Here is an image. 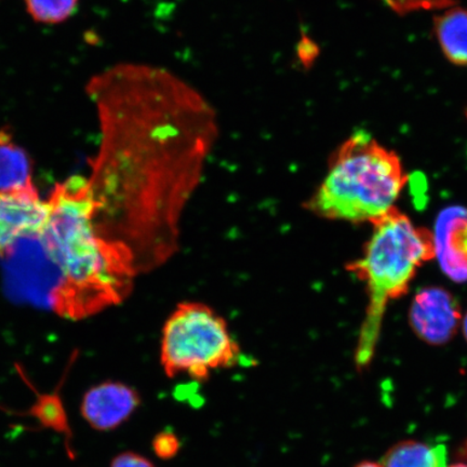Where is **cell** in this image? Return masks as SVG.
Here are the masks:
<instances>
[{
	"mask_svg": "<svg viewBox=\"0 0 467 467\" xmlns=\"http://www.w3.org/2000/svg\"><path fill=\"white\" fill-rule=\"evenodd\" d=\"M101 142L89 180L96 226L130 251L139 273L171 260L186 206L219 136L217 110L165 67L119 63L86 86Z\"/></svg>",
	"mask_w": 467,
	"mask_h": 467,
	"instance_id": "cell-1",
	"label": "cell"
},
{
	"mask_svg": "<svg viewBox=\"0 0 467 467\" xmlns=\"http://www.w3.org/2000/svg\"><path fill=\"white\" fill-rule=\"evenodd\" d=\"M47 202L48 218L38 239L60 271L52 290L54 311L80 320L119 305L139 273L130 251L98 232L89 180L74 175L57 184Z\"/></svg>",
	"mask_w": 467,
	"mask_h": 467,
	"instance_id": "cell-2",
	"label": "cell"
},
{
	"mask_svg": "<svg viewBox=\"0 0 467 467\" xmlns=\"http://www.w3.org/2000/svg\"><path fill=\"white\" fill-rule=\"evenodd\" d=\"M372 235L363 254L347 270L366 285L368 306L361 327L356 364L360 369L371 363L390 301L410 288L420 267L435 259L433 234L416 226L396 207L373 222Z\"/></svg>",
	"mask_w": 467,
	"mask_h": 467,
	"instance_id": "cell-3",
	"label": "cell"
},
{
	"mask_svg": "<svg viewBox=\"0 0 467 467\" xmlns=\"http://www.w3.org/2000/svg\"><path fill=\"white\" fill-rule=\"evenodd\" d=\"M407 182L400 157L360 130L332 155L306 208L320 218L371 224L396 207Z\"/></svg>",
	"mask_w": 467,
	"mask_h": 467,
	"instance_id": "cell-4",
	"label": "cell"
},
{
	"mask_svg": "<svg viewBox=\"0 0 467 467\" xmlns=\"http://www.w3.org/2000/svg\"><path fill=\"white\" fill-rule=\"evenodd\" d=\"M241 354L226 321L202 303H182L163 327L161 364L168 378L207 381L214 371L235 366Z\"/></svg>",
	"mask_w": 467,
	"mask_h": 467,
	"instance_id": "cell-5",
	"label": "cell"
},
{
	"mask_svg": "<svg viewBox=\"0 0 467 467\" xmlns=\"http://www.w3.org/2000/svg\"><path fill=\"white\" fill-rule=\"evenodd\" d=\"M462 319V311L451 292L435 285L420 290L409 309V325L414 334L433 347L451 342Z\"/></svg>",
	"mask_w": 467,
	"mask_h": 467,
	"instance_id": "cell-6",
	"label": "cell"
},
{
	"mask_svg": "<svg viewBox=\"0 0 467 467\" xmlns=\"http://www.w3.org/2000/svg\"><path fill=\"white\" fill-rule=\"evenodd\" d=\"M48 202L36 188L0 192V256H7L23 238L39 237L48 218Z\"/></svg>",
	"mask_w": 467,
	"mask_h": 467,
	"instance_id": "cell-7",
	"label": "cell"
},
{
	"mask_svg": "<svg viewBox=\"0 0 467 467\" xmlns=\"http://www.w3.org/2000/svg\"><path fill=\"white\" fill-rule=\"evenodd\" d=\"M141 397L125 383L109 381L96 385L85 394L80 411L93 429L112 431L136 412Z\"/></svg>",
	"mask_w": 467,
	"mask_h": 467,
	"instance_id": "cell-8",
	"label": "cell"
},
{
	"mask_svg": "<svg viewBox=\"0 0 467 467\" xmlns=\"http://www.w3.org/2000/svg\"><path fill=\"white\" fill-rule=\"evenodd\" d=\"M435 259L455 283L467 282V208L452 206L438 214L433 233Z\"/></svg>",
	"mask_w": 467,
	"mask_h": 467,
	"instance_id": "cell-9",
	"label": "cell"
},
{
	"mask_svg": "<svg viewBox=\"0 0 467 467\" xmlns=\"http://www.w3.org/2000/svg\"><path fill=\"white\" fill-rule=\"evenodd\" d=\"M34 186L31 157L15 141L9 130H0V192Z\"/></svg>",
	"mask_w": 467,
	"mask_h": 467,
	"instance_id": "cell-10",
	"label": "cell"
},
{
	"mask_svg": "<svg viewBox=\"0 0 467 467\" xmlns=\"http://www.w3.org/2000/svg\"><path fill=\"white\" fill-rule=\"evenodd\" d=\"M434 33L448 61L467 67V8L443 9L434 17Z\"/></svg>",
	"mask_w": 467,
	"mask_h": 467,
	"instance_id": "cell-11",
	"label": "cell"
},
{
	"mask_svg": "<svg viewBox=\"0 0 467 467\" xmlns=\"http://www.w3.org/2000/svg\"><path fill=\"white\" fill-rule=\"evenodd\" d=\"M382 467H447V449L416 441L396 443L384 455Z\"/></svg>",
	"mask_w": 467,
	"mask_h": 467,
	"instance_id": "cell-12",
	"label": "cell"
},
{
	"mask_svg": "<svg viewBox=\"0 0 467 467\" xmlns=\"http://www.w3.org/2000/svg\"><path fill=\"white\" fill-rule=\"evenodd\" d=\"M28 417H32L44 426L45 429L55 431L57 434L66 437L67 442L68 453L72 454L69 441L72 440V430L69 426L67 413L64 408L61 396L58 395V389L54 393L39 395L29 410L26 412Z\"/></svg>",
	"mask_w": 467,
	"mask_h": 467,
	"instance_id": "cell-13",
	"label": "cell"
},
{
	"mask_svg": "<svg viewBox=\"0 0 467 467\" xmlns=\"http://www.w3.org/2000/svg\"><path fill=\"white\" fill-rule=\"evenodd\" d=\"M29 16L43 25H58L78 11L79 0H23Z\"/></svg>",
	"mask_w": 467,
	"mask_h": 467,
	"instance_id": "cell-14",
	"label": "cell"
},
{
	"mask_svg": "<svg viewBox=\"0 0 467 467\" xmlns=\"http://www.w3.org/2000/svg\"><path fill=\"white\" fill-rule=\"evenodd\" d=\"M397 15L406 16L420 10L446 9L455 5L454 0H384Z\"/></svg>",
	"mask_w": 467,
	"mask_h": 467,
	"instance_id": "cell-15",
	"label": "cell"
},
{
	"mask_svg": "<svg viewBox=\"0 0 467 467\" xmlns=\"http://www.w3.org/2000/svg\"><path fill=\"white\" fill-rule=\"evenodd\" d=\"M180 449V440L172 431H161L154 438L153 451L160 459H173L179 453Z\"/></svg>",
	"mask_w": 467,
	"mask_h": 467,
	"instance_id": "cell-16",
	"label": "cell"
},
{
	"mask_svg": "<svg viewBox=\"0 0 467 467\" xmlns=\"http://www.w3.org/2000/svg\"><path fill=\"white\" fill-rule=\"evenodd\" d=\"M320 55V48L317 42L302 33L299 42L296 45V57L299 58L302 67L306 69L312 68Z\"/></svg>",
	"mask_w": 467,
	"mask_h": 467,
	"instance_id": "cell-17",
	"label": "cell"
},
{
	"mask_svg": "<svg viewBox=\"0 0 467 467\" xmlns=\"http://www.w3.org/2000/svg\"><path fill=\"white\" fill-rule=\"evenodd\" d=\"M110 467H156L150 460L136 452H122L112 461Z\"/></svg>",
	"mask_w": 467,
	"mask_h": 467,
	"instance_id": "cell-18",
	"label": "cell"
},
{
	"mask_svg": "<svg viewBox=\"0 0 467 467\" xmlns=\"http://www.w3.org/2000/svg\"><path fill=\"white\" fill-rule=\"evenodd\" d=\"M355 467H382L381 464H378L375 462H369V461H365V462H361Z\"/></svg>",
	"mask_w": 467,
	"mask_h": 467,
	"instance_id": "cell-19",
	"label": "cell"
},
{
	"mask_svg": "<svg viewBox=\"0 0 467 467\" xmlns=\"http://www.w3.org/2000/svg\"><path fill=\"white\" fill-rule=\"evenodd\" d=\"M461 327H462L463 336L467 341V313L463 317L462 324H461Z\"/></svg>",
	"mask_w": 467,
	"mask_h": 467,
	"instance_id": "cell-20",
	"label": "cell"
},
{
	"mask_svg": "<svg viewBox=\"0 0 467 467\" xmlns=\"http://www.w3.org/2000/svg\"><path fill=\"white\" fill-rule=\"evenodd\" d=\"M447 467H467V464L465 463H457V464H452L451 466H448Z\"/></svg>",
	"mask_w": 467,
	"mask_h": 467,
	"instance_id": "cell-21",
	"label": "cell"
}]
</instances>
